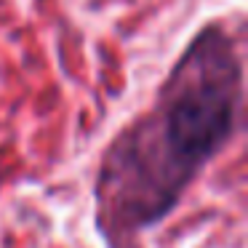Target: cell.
Wrapping results in <instances>:
<instances>
[{"label":"cell","mask_w":248,"mask_h":248,"mask_svg":"<svg viewBox=\"0 0 248 248\" xmlns=\"http://www.w3.org/2000/svg\"><path fill=\"white\" fill-rule=\"evenodd\" d=\"M243 102L235 46L208 27L171 72L157 107L109 152L102 184L134 227H152L179 203L184 187L230 141Z\"/></svg>","instance_id":"cell-1"}]
</instances>
